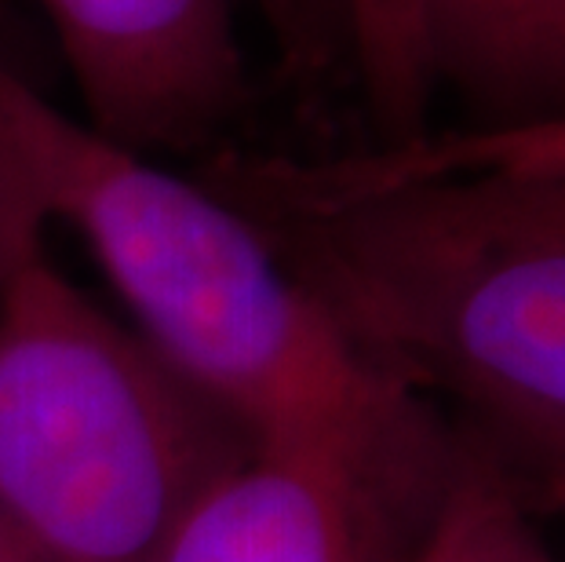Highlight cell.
<instances>
[{
    "mask_svg": "<svg viewBox=\"0 0 565 562\" xmlns=\"http://www.w3.org/2000/svg\"><path fill=\"white\" fill-rule=\"evenodd\" d=\"M161 562H402L351 489L315 464L252 453L179 522Z\"/></svg>",
    "mask_w": 565,
    "mask_h": 562,
    "instance_id": "cell-6",
    "label": "cell"
},
{
    "mask_svg": "<svg viewBox=\"0 0 565 562\" xmlns=\"http://www.w3.org/2000/svg\"><path fill=\"white\" fill-rule=\"evenodd\" d=\"M95 136L131 153H186L248 99L234 0H41Z\"/></svg>",
    "mask_w": 565,
    "mask_h": 562,
    "instance_id": "cell-5",
    "label": "cell"
},
{
    "mask_svg": "<svg viewBox=\"0 0 565 562\" xmlns=\"http://www.w3.org/2000/svg\"><path fill=\"white\" fill-rule=\"evenodd\" d=\"M252 442L47 248L0 289V526L30 562H161Z\"/></svg>",
    "mask_w": 565,
    "mask_h": 562,
    "instance_id": "cell-3",
    "label": "cell"
},
{
    "mask_svg": "<svg viewBox=\"0 0 565 562\" xmlns=\"http://www.w3.org/2000/svg\"><path fill=\"white\" fill-rule=\"evenodd\" d=\"M0 562H30L26 552H22L15 541H11V533L4 530V526H0Z\"/></svg>",
    "mask_w": 565,
    "mask_h": 562,
    "instance_id": "cell-12",
    "label": "cell"
},
{
    "mask_svg": "<svg viewBox=\"0 0 565 562\" xmlns=\"http://www.w3.org/2000/svg\"><path fill=\"white\" fill-rule=\"evenodd\" d=\"M47 209L26 153L0 114V289L30 256L44 248Z\"/></svg>",
    "mask_w": 565,
    "mask_h": 562,
    "instance_id": "cell-9",
    "label": "cell"
},
{
    "mask_svg": "<svg viewBox=\"0 0 565 562\" xmlns=\"http://www.w3.org/2000/svg\"><path fill=\"white\" fill-rule=\"evenodd\" d=\"M372 114L394 142L424 136L441 92L467 128L565 117V0H343Z\"/></svg>",
    "mask_w": 565,
    "mask_h": 562,
    "instance_id": "cell-4",
    "label": "cell"
},
{
    "mask_svg": "<svg viewBox=\"0 0 565 562\" xmlns=\"http://www.w3.org/2000/svg\"><path fill=\"white\" fill-rule=\"evenodd\" d=\"M201 183L383 373L475 416V446L565 432V169L376 176L223 153Z\"/></svg>",
    "mask_w": 565,
    "mask_h": 562,
    "instance_id": "cell-2",
    "label": "cell"
},
{
    "mask_svg": "<svg viewBox=\"0 0 565 562\" xmlns=\"http://www.w3.org/2000/svg\"><path fill=\"white\" fill-rule=\"evenodd\" d=\"M486 453L500 464L522 497L533 494L540 505L565 516V432L519 438Z\"/></svg>",
    "mask_w": 565,
    "mask_h": 562,
    "instance_id": "cell-10",
    "label": "cell"
},
{
    "mask_svg": "<svg viewBox=\"0 0 565 562\" xmlns=\"http://www.w3.org/2000/svg\"><path fill=\"white\" fill-rule=\"evenodd\" d=\"M0 114L47 220L92 248L131 329L267 457L351 489L405 555L460 442L343 332L237 205L55 110L0 59Z\"/></svg>",
    "mask_w": 565,
    "mask_h": 562,
    "instance_id": "cell-1",
    "label": "cell"
},
{
    "mask_svg": "<svg viewBox=\"0 0 565 562\" xmlns=\"http://www.w3.org/2000/svg\"><path fill=\"white\" fill-rule=\"evenodd\" d=\"M248 4L267 15L274 33H278L285 44L299 41V0H248Z\"/></svg>",
    "mask_w": 565,
    "mask_h": 562,
    "instance_id": "cell-11",
    "label": "cell"
},
{
    "mask_svg": "<svg viewBox=\"0 0 565 562\" xmlns=\"http://www.w3.org/2000/svg\"><path fill=\"white\" fill-rule=\"evenodd\" d=\"M402 562H558L529 522V500L475 442L460 457L435 511Z\"/></svg>",
    "mask_w": 565,
    "mask_h": 562,
    "instance_id": "cell-7",
    "label": "cell"
},
{
    "mask_svg": "<svg viewBox=\"0 0 565 562\" xmlns=\"http://www.w3.org/2000/svg\"><path fill=\"white\" fill-rule=\"evenodd\" d=\"M365 172L413 176L449 169H565V117L514 128H456L354 158Z\"/></svg>",
    "mask_w": 565,
    "mask_h": 562,
    "instance_id": "cell-8",
    "label": "cell"
}]
</instances>
